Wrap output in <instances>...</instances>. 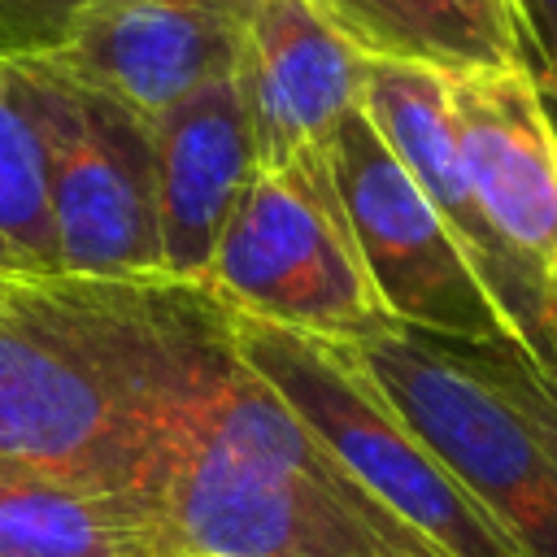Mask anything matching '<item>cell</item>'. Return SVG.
Listing matches in <instances>:
<instances>
[{
    "label": "cell",
    "instance_id": "6da1fadb",
    "mask_svg": "<svg viewBox=\"0 0 557 557\" xmlns=\"http://www.w3.org/2000/svg\"><path fill=\"white\" fill-rule=\"evenodd\" d=\"M235 361L187 283L0 265V457L157 505L174 435Z\"/></svg>",
    "mask_w": 557,
    "mask_h": 557
},
{
    "label": "cell",
    "instance_id": "7a4b0ae2",
    "mask_svg": "<svg viewBox=\"0 0 557 557\" xmlns=\"http://www.w3.org/2000/svg\"><path fill=\"white\" fill-rule=\"evenodd\" d=\"M157 513L174 557H440L239 352L183 418Z\"/></svg>",
    "mask_w": 557,
    "mask_h": 557
},
{
    "label": "cell",
    "instance_id": "3957f363",
    "mask_svg": "<svg viewBox=\"0 0 557 557\" xmlns=\"http://www.w3.org/2000/svg\"><path fill=\"white\" fill-rule=\"evenodd\" d=\"M239 361L331 448V457L440 557H527L448 461L383 396L348 344L226 309Z\"/></svg>",
    "mask_w": 557,
    "mask_h": 557
},
{
    "label": "cell",
    "instance_id": "277c9868",
    "mask_svg": "<svg viewBox=\"0 0 557 557\" xmlns=\"http://www.w3.org/2000/svg\"><path fill=\"white\" fill-rule=\"evenodd\" d=\"M9 74L39 148L57 270L78 278H165L152 117L78 83L48 57H9Z\"/></svg>",
    "mask_w": 557,
    "mask_h": 557
},
{
    "label": "cell",
    "instance_id": "5b68a950",
    "mask_svg": "<svg viewBox=\"0 0 557 557\" xmlns=\"http://www.w3.org/2000/svg\"><path fill=\"white\" fill-rule=\"evenodd\" d=\"M200 287L231 313L331 344L400 331L370 287L326 148L252 174Z\"/></svg>",
    "mask_w": 557,
    "mask_h": 557
},
{
    "label": "cell",
    "instance_id": "8992f818",
    "mask_svg": "<svg viewBox=\"0 0 557 557\" xmlns=\"http://www.w3.org/2000/svg\"><path fill=\"white\" fill-rule=\"evenodd\" d=\"M326 161L370 287L400 331L461 348H531L361 104L339 117Z\"/></svg>",
    "mask_w": 557,
    "mask_h": 557
},
{
    "label": "cell",
    "instance_id": "52a82bcc",
    "mask_svg": "<svg viewBox=\"0 0 557 557\" xmlns=\"http://www.w3.org/2000/svg\"><path fill=\"white\" fill-rule=\"evenodd\" d=\"M348 348L513 544L557 557V461L527 422L435 339L383 331Z\"/></svg>",
    "mask_w": 557,
    "mask_h": 557
},
{
    "label": "cell",
    "instance_id": "ba28073f",
    "mask_svg": "<svg viewBox=\"0 0 557 557\" xmlns=\"http://www.w3.org/2000/svg\"><path fill=\"white\" fill-rule=\"evenodd\" d=\"M444 83L470 191L544 339L557 331V117L527 65L457 70Z\"/></svg>",
    "mask_w": 557,
    "mask_h": 557
},
{
    "label": "cell",
    "instance_id": "9c48e42d",
    "mask_svg": "<svg viewBox=\"0 0 557 557\" xmlns=\"http://www.w3.org/2000/svg\"><path fill=\"white\" fill-rule=\"evenodd\" d=\"M257 0H100L48 57L78 83L157 117L196 87L235 74Z\"/></svg>",
    "mask_w": 557,
    "mask_h": 557
},
{
    "label": "cell",
    "instance_id": "30bf717a",
    "mask_svg": "<svg viewBox=\"0 0 557 557\" xmlns=\"http://www.w3.org/2000/svg\"><path fill=\"white\" fill-rule=\"evenodd\" d=\"M361 65L366 57L309 0H257L235 57L257 170L326 148L361 100Z\"/></svg>",
    "mask_w": 557,
    "mask_h": 557
},
{
    "label": "cell",
    "instance_id": "8fae6325",
    "mask_svg": "<svg viewBox=\"0 0 557 557\" xmlns=\"http://www.w3.org/2000/svg\"><path fill=\"white\" fill-rule=\"evenodd\" d=\"M157 144V235L161 274L200 287L209 257L239 209L257 152L235 74L196 87L152 117Z\"/></svg>",
    "mask_w": 557,
    "mask_h": 557
},
{
    "label": "cell",
    "instance_id": "7c38bea8",
    "mask_svg": "<svg viewBox=\"0 0 557 557\" xmlns=\"http://www.w3.org/2000/svg\"><path fill=\"white\" fill-rule=\"evenodd\" d=\"M357 104L370 117V126L379 131V139L387 144V152L405 165V174L418 183V191L448 222V231L466 244L474 270L483 274L492 296L509 309V318L518 322V331L527 335V344L535 352L540 322H535V309H531L527 292L518 287L513 270L505 265V257H500V248H496V239H492V231L479 213V200L470 191L461 148H457V135H453L444 74L426 70V65H409V61L366 57Z\"/></svg>",
    "mask_w": 557,
    "mask_h": 557
},
{
    "label": "cell",
    "instance_id": "4fadbf2b",
    "mask_svg": "<svg viewBox=\"0 0 557 557\" xmlns=\"http://www.w3.org/2000/svg\"><path fill=\"white\" fill-rule=\"evenodd\" d=\"M0 557H174L157 505L0 457Z\"/></svg>",
    "mask_w": 557,
    "mask_h": 557
},
{
    "label": "cell",
    "instance_id": "5bb4252c",
    "mask_svg": "<svg viewBox=\"0 0 557 557\" xmlns=\"http://www.w3.org/2000/svg\"><path fill=\"white\" fill-rule=\"evenodd\" d=\"M361 57L440 74L527 65L518 39L474 0H309Z\"/></svg>",
    "mask_w": 557,
    "mask_h": 557
},
{
    "label": "cell",
    "instance_id": "9a60e30c",
    "mask_svg": "<svg viewBox=\"0 0 557 557\" xmlns=\"http://www.w3.org/2000/svg\"><path fill=\"white\" fill-rule=\"evenodd\" d=\"M0 235L30 270H57L52 226L44 205V170L30 122L17 104L9 61L0 57Z\"/></svg>",
    "mask_w": 557,
    "mask_h": 557
},
{
    "label": "cell",
    "instance_id": "2e32d148",
    "mask_svg": "<svg viewBox=\"0 0 557 557\" xmlns=\"http://www.w3.org/2000/svg\"><path fill=\"white\" fill-rule=\"evenodd\" d=\"M444 348L479 383H487L557 461V361L548 352H531V348H513V344H496V348L444 344Z\"/></svg>",
    "mask_w": 557,
    "mask_h": 557
},
{
    "label": "cell",
    "instance_id": "e0dca14e",
    "mask_svg": "<svg viewBox=\"0 0 557 557\" xmlns=\"http://www.w3.org/2000/svg\"><path fill=\"white\" fill-rule=\"evenodd\" d=\"M100 0H0V57H52Z\"/></svg>",
    "mask_w": 557,
    "mask_h": 557
},
{
    "label": "cell",
    "instance_id": "ac0fdd59",
    "mask_svg": "<svg viewBox=\"0 0 557 557\" xmlns=\"http://www.w3.org/2000/svg\"><path fill=\"white\" fill-rule=\"evenodd\" d=\"M513 30L553 117H557V0H509Z\"/></svg>",
    "mask_w": 557,
    "mask_h": 557
},
{
    "label": "cell",
    "instance_id": "d6986e66",
    "mask_svg": "<svg viewBox=\"0 0 557 557\" xmlns=\"http://www.w3.org/2000/svg\"><path fill=\"white\" fill-rule=\"evenodd\" d=\"M474 4H479V9L487 13V17H496V22H500V26H505V30H509V35L518 39V30H513V9H509V0H474ZM518 48H522V44H518ZM522 61H527V57H522Z\"/></svg>",
    "mask_w": 557,
    "mask_h": 557
},
{
    "label": "cell",
    "instance_id": "ffe728a7",
    "mask_svg": "<svg viewBox=\"0 0 557 557\" xmlns=\"http://www.w3.org/2000/svg\"><path fill=\"white\" fill-rule=\"evenodd\" d=\"M0 265H26V261H22L17 252H13V244H9L4 235H0Z\"/></svg>",
    "mask_w": 557,
    "mask_h": 557
},
{
    "label": "cell",
    "instance_id": "44dd1931",
    "mask_svg": "<svg viewBox=\"0 0 557 557\" xmlns=\"http://www.w3.org/2000/svg\"><path fill=\"white\" fill-rule=\"evenodd\" d=\"M535 352H548V357H553V361H557V331H553V335H544V339H540V348H535Z\"/></svg>",
    "mask_w": 557,
    "mask_h": 557
}]
</instances>
